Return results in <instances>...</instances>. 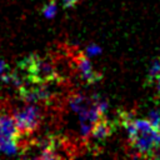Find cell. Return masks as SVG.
<instances>
[{"instance_id": "obj_4", "label": "cell", "mask_w": 160, "mask_h": 160, "mask_svg": "<svg viewBox=\"0 0 160 160\" xmlns=\"http://www.w3.org/2000/svg\"><path fill=\"white\" fill-rule=\"evenodd\" d=\"M72 62H74L75 70L79 72L80 78L84 81L90 84V82L99 81L101 79V74L94 69L92 64L90 62V60L88 59V56L84 52H78L72 58Z\"/></svg>"}, {"instance_id": "obj_9", "label": "cell", "mask_w": 160, "mask_h": 160, "mask_svg": "<svg viewBox=\"0 0 160 160\" xmlns=\"http://www.w3.org/2000/svg\"><path fill=\"white\" fill-rule=\"evenodd\" d=\"M56 10H58V8H56L55 1H54V0H50L46 5L42 6L41 12H42V15H44L46 19H52V18L55 16V14H56Z\"/></svg>"}, {"instance_id": "obj_7", "label": "cell", "mask_w": 160, "mask_h": 160, "mask_svg": "<svg viewBox=\"0 0 160 160\" xmlns=\"http://www.w3.org/2000/svg\"><path fill=\"white\" fill-rule=\"evenodd\" d=\"M91 104H92V96L88 98L86 95H84L80 91H74L69 96V105H70L71 110L78 114L81 112L82 110H85L86 108H89Z\"/></svg>"}, {"instance_id": "obj_6", "label": "cell", "mask_w": 160, "mask_h": 160, "mask_svg": "<svg viewBox=\"0 0 160 160\" xmlns=\"http://www.w3.org/2000/svg\"><path fill=\"white\" fill-rule=\"evenodd\" d=\"M112 131H114L112 122L110 120H108L105 116H101L98 120V122L94 125L90 138L95 141H104L112 134Z\"/></svg>"}, {"instance_id": "obj_2", "label": "cell", "mask_w": 160, "mask_h": 160, "mask_svg": "<svg viewBox=\"0 0 160 160\" xmlns=\"http://www.w3.org/2000/svg\"><path fill=\"white\" fill-rule=\"evenodd\" d=\"M19 69L25 72L26 80L31 84H51L60 80L55 61L49 56L31 54L19 62Z\"/></svg>"}, {"instance_id": "obj_8", "label": "cell", "mask_w": 160, "mask_h": 160, "mask_svg": "<svg viewBox=\"0 0 160 160\" xmlns=\"http://www.w3.org/2000/svg\"><path fill=\"white\" fill-rule=\"evenodd\" d=\"M19 150H20V146L16 140L0 136V152L8 154V155H15L18 154Z\"/></svg>"}, {"instance_id": "obj_14", "label": "cell", "mask_w": 160, "mask_h": 160, "mask_svg": "<svg viewBox=\"0 0 160 160\" xmlns=\"http://www.w3.org/2000/svg\"><path fill=\"white\" fill-rule=\"evenodd\" d=\"M6 70H8V65L5 64V61L0 60V75L5 74V72H6Z\"/></svg>"}, {"instance_id": "obj_15", "label": "cell", "mask_w": 160, "mask_h": 160, "mask_svg": "<svg viewBox=\"0 0 160 160\" xmlns=\"http://www.w3.org/2000/svg\"><path fill=\"white\" fill-rule=\"evenodd\" d=\"M155 81H156V84H158V89L160 90V70H159V72H158V75H156V78H155Z\"/></svg>"}, {"instance_id": "obj_3", "label": "cell", "mask_w": 160, "mask_h": 160, "mask_svg": "<svg viewBox=\"0 0 160 160\" xmlns=\"http://www.w3.org/2000/svg\"><path fill=\"white\" fill-rule=\"evenodd\" d=\"M14 118L21 140L22 138H29L39 129L42 120V111L39 104H28L16 110L14 112Z\"/></svg>"}, {"instance_id": "obj_1", "label": "cell", "mask_w": 160, "mask_h": 160, "mask_svg": "<svg viewBox=\"0 0 160 160\" xmlns=\"http://www.w3.org/2000/svg\"><path fill=\"white\" fill-rule=\"evenodd\" d=\"M119 120L126 129L130 148L136 151L138 158H155V152L160 150L158 129L149 120L134 119L130 111H121Z\"/></svg>"}, {"instance_id": "obj_5", "label": "cell", "mask_w": 160, "mask_h": 160, "mask_svg": "<svg viewBox=\"0 0 160 160\" xmlns=\"http://www.w3.org/2000/svg\"><path fill=\"white\" fill-rule=\"evenodd\" d=\"M0 136L8 138V139H14V140H20L19 130L15 122L14 112H1L0 114Z\"/></svg>"}, {"instance_id": "obj_10", "label": "cell", "mask_w": 160, "mask_h": 160, "mask_svg": "<svg viewBox=\"0 0 160 160\" xmlns=\"http://www.w3.org/2000/svg\"><path fill=\"white\" fill-rule=\"evenodd\" d=\"M148 120L156 128L160 122V109H152L150 110L149 115H148Z\"/></svg>"}, {"instance_id": "obj_16", "label": "cell", "mask_w": 160, "mask_h": 160, "mask_svg": "<svg viewBox=\"0 0 160 160\" xmlns=\"http://www.w3.org/2000/svg\"><path fill=\"white\" fill-rule=\"evenodd\" d=\"M156 129H158V131H159V132H160V122H159V125H158V126H156Z\"/></svg>"}, {"instance_id": "obj_12", "label": "cell", "mask_w": 160, "mask_h": 160, "mask_svg": "<svg viewBox=\"0 0 160 160\" xmlns=\"http://www.w3.org/2000/svg\"><path fill=\"white\" fill-rule=\"evenodd\" d=\"M86 52H88L89 55H98V54L101 52V48L98 46V45H95V44H90V45H88V48H86Z\"/></svg>"}, {"instance_id": "obj_11", "label": "cell", "mask_w": 160, "mask_h": 160, "mask_svg": "<svg viewBox=\"0 0 160 160\" xmlns=\"http://www.w3.org/2000/svg\"><path fill=\"white\" fill-rule=\"evenodd\" d=\"M159 70H160V60H155V61L152 62L151 68H150V71H149V76H148L149 80H155V78H156Z\"/></svg>"}, {"instance_id": "obj_13", "label": "cell", "mask_w": 160, "mask_h": 160, "mask_svg": "<svg viewBox=\"0 0 160 160\" xmlns=\"http://www.w3.org/2000/svg\"><path fill=\"white\" fill-rule=\"evenodd\" d=\"M80 0H61V2H62V6L65 8V9H70V8H74L78 2H79Z\"/></svg>"}]
</instances>
